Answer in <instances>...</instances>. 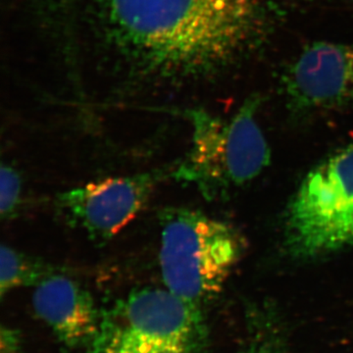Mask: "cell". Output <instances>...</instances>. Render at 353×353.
Instances as JSON below:
<instances>
[{
  "label": "cell",
  "instance_id": "obj_1",
  "mask_svg": "<svg viewBox=\"0 0 353 353\" xmlns=\"http://www.w3.org/2000/svg\"><path fill=\"white\" fill-rule=\"evenodd\" d=\"M111 38L139 74L203 75L233 59L259 24L256 0H104Z\"/></svg>",
  "mask_w": 353,
  "mask_h": 353
},
{
  "label": "cell",
  "instance_id": "obj_2",
  "mask_svg": "<svg viewBox=\"0 0 353 353\" xmlns=\"http://www.w3.org/2000/svg\"><path fill=\"white\" fill-rule=\"evenodd\" d=\"M159 266L165 288L202 306L215 299L245 252L241 234L201 211L169 208L159 216Z\"/></svg>",
  "mask_w": 353,
  "mask_h": 353
},
{
  "label": "cell",
  "instance_id": "obj_3",
  "mask_svg": "<svg viewBox=\"0 0 353 353\" xmlns=\"http://www.w3.org/2000/svg\"><path fill=\"white\" fill-rule=\"evenodd\" d=\"M259 104V97H250L228 119L204 110L188 111L192 141L173 178L194 185L209 199L227 196L256 178L271 159L256 118Z\"/></svg>",
  "mask_w": 353,
  "mask_h": 353
},
{
  "label": "cell",
  "instance_id": "obj_4",
  "mask_svg": "<svg viewBox=\"0 0 353 353\" xmlns=\"http://www.w3.org/2000/svg\"><path fill=\"white\" fill-rule=\"evenodd\" d=\"M202 307L164 288L132 290L101 311L88 353H204Z\"/></svg>",
  "mask_w": 353,
  "mask_h": 353
},
{
  "label": "cell",
  "instance_id": "obj_5",
  "mask_svg": "<svg viewBox=\"0 0 353 353\" xmlns=\"http://www.w3.org/2000/svg\"><path fill=\"white\" fill-rule=\"evenodd\" d=\"M284 245L290 257L303 260L353 245V143L304 178L285 212Z\"/></svg>",
  "mask_w": 353,
  "mask_h": 353
},
{
  "label": "cell",
  "instance_id": "obj_6",
  "mask_svg": "<svg viewBox=\"0 0 353 353\" xmlns=\"http://www.w3.org/2000/svg\"><path fill=\"white\" fill-rule=\"evenodd\" d=\"M176 166L104 179L67 190L57 196L58 212L90 240L108 243L139 214L158 183L173 176Z\"/></svg>",
  "mask_w": 353,
  "mask_h": 353
},
{
  "label": "cell",
  "instance_id": "obj_7",
  "mask_svg": "<svg viewBox=\"0 0 353 353\" xmlns=\"http://www.w3.org/2000/svg\"><path fill=\"white\" fill-rule=\"evenodd\" d=\"M283 83L290 105L299 110L353 108V44H311Z\"/></svg>",
  "mask_w": 353,
  "mask_h": 353
},
{
  "label": "cell",
  "instance_id": "obj_8",
  "mask_svg": "<svg viewBox=\"0 0 353 353\" xmlns=\"http://www.w3.org/2000/svg\"><path fill=\"white\" fill-rule=\"evenodd\" d=\"M32 301L36 314L65 347H88L94 340L101 311L80 283L57 272L34 287Z\"/></svg>",
  "mask_w": 353,
  "mask_h": 353
},
{
  "label": "cell",
  "instance_id": "obj_9",
  "mask_svg": "<svg viewBox=\"0 0 353 353\" xmlns=\"http://www.w3.org/2000/svg\"><path fill=\"white\" fill-rule=\"evenodd\" d=\"M0 294L21 287H36L44 279L57 273V267L43 260L21 252L11 246L2 245L0 248Z\"/></svg>",
  "mask_w": 353,
  "mask_h": 353
},
{
  "label": "cell",
  "instance_id": "obj_10",
  "mask_svg": "<svg viewBox=\"0 0 353 353\" xmlns=\"http://www.w3.org/2000/svg\"><path fill=\"white\" fill-rule=\"evenodd\" d=\"M0 213L2 220L14 217L22 199L23 181L12 165L2 163L0 169Z\"/></svg>",
  "mask_w": 353,
  "mask_h": 353
},
{
  "label": "cell",
  "instance_id": "obj_11",
  "mask_svg": "<svg viewBox=\"0 0 353 353\" xmlns=\"http://www.w3.org/2000/svg\"><path fill=\"white\" fill-rule=\"evenodd\" d=\"M250 338L245 347L236 353H292L284 339L271 327L269 322L259 323L255 328L250 329Z\"/></svg>",
  "mask_w": 353,
  "mask_h": 353
},
{
  "label": "cell",
  "instance_id": "obj_12",
  "mask_svg": "<svg viewBox=\"0 0 353 353\" xmlns=\"http://www.w3.org/2000/svg\"><path fill=\"white\" fill-rule=\"evenodd\" d=\"M21 336L16 330L2 328L0 334V353H19Z\"/></svg>",
  "mask_w": 353,
  "mask_h": 353
},
{
  "label": "cell",
  "instance_id": "obj_13",
  "mask_svg": "<svg viewBox=\"0 0 353 353\" xmlns=\"http://www.w3.org/2000/svg\"><path fill=\"white\" fill-rule=\"evenodd\" d=\"M352 1L353 2V0H352Z\"/></svg>",
  "mask_w": 353,
  "mask_h": 353
}]
</instances>
